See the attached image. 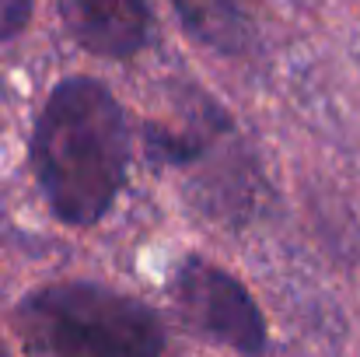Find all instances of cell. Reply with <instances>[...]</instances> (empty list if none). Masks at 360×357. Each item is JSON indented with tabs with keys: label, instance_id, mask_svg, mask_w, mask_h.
<instances>
[{
	"label": "cell",
	"instance_id": "cell-1",
	"mask_svg": "<svg viewBox=\"0 0 360 357\" xmlns=\"http://www.w3.org/2000/svg\"><path fill=\"white\" fill-rule=\"evenodd\" d=\"M32 172L56 221H102L126 186L129 130L116 95L91 77L60 81L32 126Z\"/></svg>",
	"mask_w": 360,
	"mask_h": 357
},
{
	"label": "cell",
	"instance_id": "cell-2",
	"mask_svg": "<svg viewBox=\"0 0 360 357\" xmlns=\"http://www.w3.org/2000/svg\"><path fill=\"white\" fill-rule=\"evenodd\" d=\"M14 330L35 354L150 357L168 347L154 308L84 280H63L25 294L14 308Z\"/></svg>",
	"mask_w": 360,
	"mask_h": 357
},
{
	"label": "cell",
	"instance_id": "cell-3",
	"mask_svg": "<svg viewBox=\"0 0 360 357\" xmlns=\"http://www.w3.org/2000/svg\"><path fill=\"white\" fill-rule=\"evenodd\" d=\"M172 298L193 337L241 354L266 351V319L259 305L228 270L214 266L210 259L189 256L172 273Z\"/></svg>",
	"mask_w": 360,
	"mask_h": 357
},
{
	"label": "cell",
	"instance_id": "cell-4",
	"mask_svg": "<svg viewBox=\"0 0 360 357\" xmlns=\"http://www.w3.org/2000/svg\"><path fill=\"white\" fill-rule=\"evenodd\" d=\"M67 32L95 56L126 60L143 49L150 32L147 0H60Z\"/></svg>",
	"mask_w": 360,
	"mask_h": 357
},
{
	"label": "cell",
	"instance_id": "cell-5",
	"mask_svg": "<svg viewBox=\"0 0 360 357\" xmlns=\"http://www.w3.org/2000/svg\"><path fill=\"white\" fill-rule=\"evenodd\" d=\"M182 25L221 53H241L252 42V28L241 0H172Z\"/></svg>",
	"mask_w": 360,
	"mask_h": 357
},
{
	"label": "cell",
	"instance_id": "cell-6",
	"mask_svg": "<svg viewBox=\"0 0 360 357\" xmlns=\"http://www.w3.org/2000/svg\"><path fill=\"white\" fill-rule=\"evenodd\" d=\"M32 18V0H0V42L18 35Z\"/></svg>",
	"mask_w": 360,
	"mask_h": 357
},
{
	"label": "cell",
	"instance_id": "cell-7",
	"mask_svg": "<svg viewBox=\"0 0 360 357\" xmlns=\"http://www.w3.org/2000/svg\"><path fill=\"white\" fill-rule=\"evenodd\" d=\"M241 4H252V0H241Z\"/></svg>",
	"mask_w": 360,
	"mask_h": 357
}]
</instances>
